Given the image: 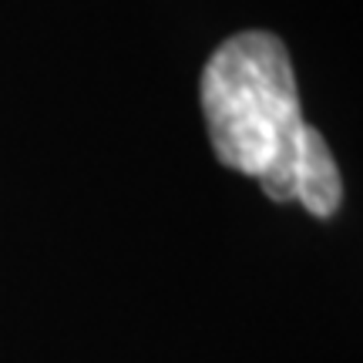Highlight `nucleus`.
Instances as JSON below:
<instances>
[{
  "instance_id": "f03ea898",
  "label": "nucleus",
  "mask_w": 363,
  "mask_h": 363,
  "mask_svg": "<svg viewBox=\"0 0 363 363\" xmlns=\"http://www.w3.org/2000/svg\"><path fill=\"white\" fill-rule=\"evenodd\" d=\"M306 212L330 219L343 202V182H340L337 158L320 131L306 125L299 138V158H296V195Z\"/></svg>"
},
{
  "instance_id": "f257e3e1",
  "label": "nucleus",
  "mask_w": 363,
  "mask_h": 363,
  "mask_svg": "<svg viewBox=\"0 0 363 363\" xmlns=\"http://www.w3.org/2000/svg\"><path fill=\"white\" fill-rule=\"evenodd\" d=\"M202 115L225 169L259 179L272 202H293L306 121L283 40L242 30L216 48L202 71Z\"/></svg>"
}]
</instances>
